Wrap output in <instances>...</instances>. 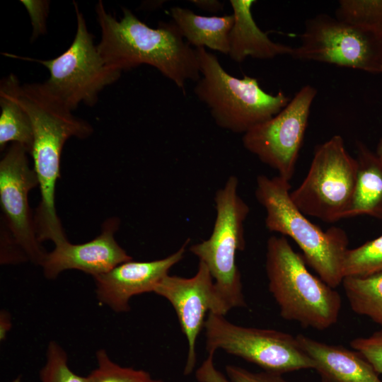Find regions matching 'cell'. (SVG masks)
I'll return each instance as SVG.
<instances>
[{
  "label": "cell",
  "instance_id": "6da1fadb",
  "mask_svg": "<svg viewBox=\"0 0 382 382\" xmlns=\"http://www.w3.org/2000/svg\"><path fill=\"white\" fill-rule=\"evenodd\" d=\"M120 20L108 13L102 1L96 6L101 39L97 45L105 63L120 71L147 64L185 92L187 81L201 75L196 49L184 40L176 25L161 22L152 28L123 8Z\"/></svg>",
  "mask_w": 382,
  "mask_h": 382
},
{
  "label": "cell",
  "instance_id": "7a4b0ae2",
  "mask_svg": "<svg viewBox=\"0 0 382 382\" xmlns=\"http://www.w3.org/2000/svg\"><path fill=\"white\" fill-rule=\"evenodd\" d=\"M18 99L30 117L33 129L30 154L41 195L33 216L36 236L40 243L51 240L57 244L66 240L55 209L62 149L69 138H86L93 128L74 116L43 83L21 85Z\"/></svg>",
  "mask_w": 382,
  "mask_h": 382
},
{
  "label": "cell",
  "instance_id": "3957f363",
  "mask_svg": "<svg viewBox=\"0 0 382 382\" xmlns=\"http://www.w3.org/2000/svg\"><path fill=\"white\" fill-rule=\"evenodd\" d=\"M289 181L260 175L255 197L266 211L265 226L272 232L291 238L303 257L325 283L333 289L344 279L343 262L348 248L346 232L335 226L325 231L312 223L290 197Z\"/></svg>",
  "mask_w": 382,
  "mask_h": 382
},
{
  "label": "cell",
  "instance_id": "277c9868",
  "mask_svg": "<svg viewBox=\"0 0 382 382\" xmlns=\"http://www.w3.org/2000/svg\"><path fill=\"white\" fill-rule=\"evenodd\" d=\"M265 269L282 318L318 330L336 323L342 305L340 294L309 272L303 257L285 236L267 240Z\"/></svg>",
  "mask_w": 382,
  "mask_h": 382
},
{
  "label": "cell",
  "instance_id": "5b68a950",
  "mask_svg": "<svg viewBox=\"0 0 382 382\" xmlns=\"http://www.w3.org/2000/svg\"><path fill=\"white\" fill-rule=\"evenodd\" d=\"M195 49L202 76L194 92L219 127L245 134L279 113L290 101L282 91L275 95L265 92L255 78L229 74L205 47Z\"/></svg>",
  "mask_w": 382,
  "mask_h": 382
},
{
  "label": "cell",
  "instance_id": "8992f818",
  "mask_svg": "<svg viewBox=\"0 0 382 382\" xmlns=\"http://www.w3.org/2000/svg\"><path fill=\"white\" fill-rule=\"evenodd\" d=\"M238 179L231 175L215 194L216 212L209 238L190 247L206 265L226 311L246 306L241 274L236 264L238 251L245 246L244 221L250 208L238 192Z\"/></svg>",
  "mask_w": 382,
  "mask_h": 382
},
{
  "label": "cell",
  "instance_id": "52a82bcc",
  "mask_svg": "<svg viewBox=\"0 0 382 382\" xmlns=\"http://www.w3.org/2000/svg\"><path fill=\"white\" fill-rule=\"evenodd\" d=\"M357 171V159L348 153L343 138L335 135L316 146L308 173L290 192L291 199L306 216L329 223L347 219Z\"/></svg>",
  "mask_w": 382,
  "mask_h": 382
},
{
  "label": "cell",
  "instance_id": "ba28073f",
  "mask_svg": "<svg viewBox=\"0 0 382 382\" xmlns=\"http://www.w3.org/2000/svg\"><path fill=\"white\" fill-rule=\"evenodd\" d=\"M77 28L68 49L58 57L47 60L7 54L42 64L50 71L43 82L47 88L71 110L81 103L94 105L99 93L115 82L121 72L109 67L101 57L93 37L88 32L83 13L74 2Z\"/></svg>",
  "mask_w": 382,
  "mask_h": 382
},
{
  "label": "cell",
  "instance_id": "9c48e42d",
  "mask_svg": "<svg viewBox=\"0 0 382 382\" xmlns=\"http://www.w3.org/2000/svg\"><path fill=\"white\" fill-rule=\"evenodd\" d=\"M224 316L208 313L204 324L208 354L222 349L265 371L280 375L314 369L313 360L301 349L296 337L272 329L238 325Z\"/></svg>",
  "mask_w": 382,
  "mask_h": 382
},
{
  "label": "cell",
  "instance_id": "30bf717a",
  "mask_svg": "<svg viewBox=\"0 0 382 382\" xmlns=\"http://www.w3.org/2000/svg\"><path fill=\"white\" fill-rule=\"evenodd\" d=\"M294 47L295 59L328 63L371 74L382 71V40L373 34L320 13L307 19Z\"/></svg>",
  "mask_w": 382,
  "mask_h": 382
},
{
  "label": "cell",
  "instance_id": "8fae6325",
  "mask_svg": "<svg viewBox=\"0 0 382 382\" xmlns=\"http://www.w3.org/2000/svg\"><path fill=\"white\" fill-rule=\"evenodd\" d=\"M316 95L315 87L303 86L279 113L243 134V146L286 180L295 173Z\"/></svg>",
  "mask_w": 382,
  "mask_h": 382
},
{
  "label": "cell",
  "instance_id": "7c38bea8",
  "mask_svg": "<svg viewBox=\"0 0 382 382\" xmlns=\"http://www.w3.org/2000/svg\"><path fill=\"white\" fill-rule=\"evenodd\" d=\"M22 145L12 143L0 161V202L13 243L34 263L42 264L46 253L37 240L28 204V192L38 185Z\"/></svg>",
  "mask_w": 382,
  "mask_h": 382
},
{
  "label": "cell",
  "instance_id": "4fadbf2b",
  "mask_svg": "<svg viewBox=\"0 0 382 382\" xmlns=\"http://www.w3.org/2000/svg\"><path fill=\"white\" fill-rule=\"evenodd\" d=\"M154 293L167 299L175 311L187 344L184 374H191L197 361L196 342L204 328L207 313L225 316L226 311L207 267L199 262L197 273L190 278L166 275L156 286Z\"/></svg>",
  "mask_w": 382,
  "mask_h": 382
},
{
  "label": "cell",
  "instance_id": "5bb4252c",
  "mask_svg": "<svg viewBox=\"0 0 382 382\" xmlns=\"http://www.w3.org/2000/svg\"><path fill=\"white\" fill-rule=\"evenodd\" d=\"M189 242L190 238L176 252L165 258L148 262L132 260L94 277L98 301L116 312L129 311L131 297L154 292L171 267L183 260Z\"/></svg>",
  "mask_w": 382,
  "mask_h": 382
},
{
  "label": "cell",
  "instance_id": "9a60e30c",
  "mask_svg": "<svg viewBox=\"0 0 382 382\" xmlns=\"http://www.w3.org/2000/svg\"><path fill=\"white\" fill-rule=\"evenodd\" d=\"M119 224L118 219H109L103 225L101 233L91 241L74 245L65 240L55 244L41 264L45 277L54 279L64 270L75 269L94 277L132 260L114 238Z\"/></svg>",
  "mask_w": 382,
  "mask_h": 382
},
{
  "label": "cell",
  "instance_id": "2e32d148",
  "mask_svg": "<svg viewBox=\"0 0 382 382\" xmlns=\"http://www.w3.org/2000/svg\"><path fill=\"white\" fill-rule=\"evenodd\" d=\"M314 363L323 382H382L371 364L357 351L319 342L302 334L296 336Z\"/></svg>",
  "mask_w": 382,
  "mask_h": 382
},
{
  "label": "cell",
  "instance_id": "e0dca14e",
  "mask_svg": "<svg viewBox=\"0 0 382 382\" xmlns=\"http://www.w3.org/2000/svg\"><path fill=\"white\" fill-rule=\"evenodd\" d=\"M255 0H231L234 22L231 30L228 55L236 62L250 57L271 59L277 56L291 55L294 47L272 41L255 23L252 6Z\"/></svg>",
  "mask_w": 382,
  "mask_h": 382
},
{
  "label": "cell",
  "instance_id": "ac0fdd59",
  "mask_svg": "<svg viewBox=\"0 0 382 382\" xmlns=\"http://www.w3.org/2000/svg\"><path fill=\"white\" fill-rule=\"evenodd\" d=\"M170 15L183 37L190 45L196 48L207 47L228 54V37L234 22L233 14L203 16L190 9L173 6L170 9Z\"/></svg>",
  "mask_w": 382,
  "mask_h": 382
},
{
  "label": "cell",
  "instance_id": "d6986e66",
  "mask_svg": "<svg viewBox=\"0 0 382 382\" xmlns=\"http://www.w3.org/2000/svg\"><path fill=\"white\" fill-rule=\"evenodd\" d=\"M357 147V179L347 218L367 215L382 219V161L362 142Z\"/></svg>",
  "mask_w": 382,
  "mask_h": 382
},
{
  "label": "cell",
  "instance_id": "ffe728a7",
  "mask_svg": "<svg viewBox=\"0 0 382 382\" xmlns=\"http://www.w3.org/2000/svg\"><path fill=\"white\" fill-rule=\"evenodd\" d=\"M21 83L13 74L3 79L0 84V147L8 142L23 146L29 154L33 143L30 117L18 99Z\"/></svg>",
  "mask_w": 382,
  "mask_h": 382
},
{
  "label": "cell",
  "instance_id": "44dd1931",
  "mask_svg": "<svg viewBox=\"0 0 382 382\" xmlns=\"http://www.w3.org/2000/svg\"><path fill=\"white\" fill-rule=\"evenodd\" d=\"M342 284L352 311L382 328V272L364 277H345Z\"/></svg>",
  "mask_w": 382,
  "mask_h": 382
},
{
  "label": "cell",
  "instance_id": "7402d4cb",
  "mask_svg": "<svg viewBox=\"0 0 382 382\" xmlns=\"http://www.w3.org/2000/svg\"><path fill=\"white\" fill-rule=\"evenodd\" d=\"M335 17L382 40V0H340Z\"/></svg>",
  "mask_w": 382,
  "mask_h": 382
},
{
  "label": "cell",
  "instance_id": "603a6c76",
  "mask_svg": "<svg viewBox=\"0 0 382 382\" xmlns=\"http://www.w3.org/2000/svg\"><path fill=\"white\" fill-rule=\"evenodd\" d=\"M382 272V235L348 249L343 262L344 278L364 277Z\"/></svg>",
  "mask_w": 382,
  "mask_h": 382
},
{
  "label": "cell",
  "instance_id": "cb8c5ba5",
  "mask_svg": "<svg viewBox=\"0 0 382 382\" xmlns=\"http://www.w3.org/2000/svg\"><path fill=\"white\" fill-rule=\"evenodd\" d=\"M98 366L86 377V382H163L149 373L113 362L103 349L96 353Z\"/></svg>",
  "mask_w": 382,
  "mask_h": 382
},
{
  "label": "cell",
  "instance_id": "d4e9b609",
  "mask_svg": "<svg viewBox=\"0 0 382 382\" xmlns=\"http://www.w3.org/2000/svg\"><path fill=\"white\" fill-rule=\"evenodd\" d=\"M41 382H86V377L73 372L67 364L64 350L55 342H50L47 360L40 372Z\"/></svg>",
  "mask_w": 382,
  "mask_h": 382
},
{
  "label": "cell",
  "instance_id": "484cf974",
  "mask_svg": "<svg viewBox=\"0 0 382 382\" xmlns=\"http://www.w3.org/2000/svg\"><path fill=\"white\" fill-rule=\"evenodd\" d=\"M382 376V328L368 337H357L350 342Z\"/></svg>",
  "mask_w": 382,
  "mask_h": 382
},
{
  "label": "cell",
  "instance_id": "4316f807",
  "mask_svg": "<svg viewBox=\"0 0 382 382\" xmlns=\"http://www.w3.org/2000/svg\"><path fill=\"white\" fill-rule=\"evenodd\" d=\"M30 18L33 33L32 40L46 31V18L49 11V1L41 0H21Z\"/></svg>",
  "mask_w": 382,
  "mask_h": 382
},
{
  "label": "cell",
  "instance_id": "83f0119b",
  "mask_svg": "<svg viewBox=\"0 0 382 382\" xmlns=\"http://www.w3.org/2000/svg\"><path fill=\"white\" fill-rule=\"evenodd\" d=\"M225 369L227 377L232 382H289L282 375L265 371L253 372L234 365H227Z\"/></svg>",
  "mask_w": 382,
  "mask_h": 382
},
{
  "label": "cell",
  "instance_id": "f1b7e54d",
  "mask_svg": "<svg viewBox=\"0 0 382 382\" xmlns=\"http://www.w3.org/2000/svg\"><path fill=\"white\" fill-rule=\"evenodd\" d=\"M214 354H208L207 359L197 369L195 377L199 382H232L219 371L214 362Z\"/></svg>",
  "mask_w": 382,
  "mask_h": 382
},
{
  "label": "cell",
  "instance_id": "f546056e",
  "mask_svg": "<svg viewBox=\"0 0 382 382\" xmlns=\"http://www.w3.org/2000/svg\"><path fill=\"white\" fill-rule=\"evenodd\" d=\"M190 2L199 8L210 13H217L224 8V4L217 0H191Z\"/></svg>",
  "mask_w": 382,
  "mask_h": 382
},
{
  "label": "cell",
  "instance_id": "4dcf8cb0",
  "mask_svg": "<svg viewBox=\"0 0 382 382\" xmlns=\"http://www.w3.org/2000/svg\"><path fill=\"white\" fill-rule=\"evenodd\" d=\"M381 74H382V71H381ZM375 153L377 155V156L380 158V160L382 161V138L378 142Z\"/></svg>",
  "mask_w": 382,
  "mask_h": 382
},
{
  "label": "cell",
  "instance_id": "1f68e13d",
  "mask_svg": "<svg viewBox=\"0 0 382 382\" xmlns=\"http://www.w3.org/2000/svg\"><path fill=\"white\" fill-rule=\"evenodd\" d=\"M12 382H21V376L16 378L14 379Z\"/></svg>",
  "mask_w": 382,
  "mask_h": 382
},
{
  "label": "cell",
  "instance_id": "d6a6232c",
  "mask_svg": "<svg viewBox=\"0 0 382 382\" xmlns=\"http://www.w3.org/2000/svg\"><path fill=\"white\" fill-rule=\"evenodd\" d=\"M321 382H323V381H321Z\"/></svg>",
  "mask_w": 382,
  "mask_h": 382
}]
</instances>
